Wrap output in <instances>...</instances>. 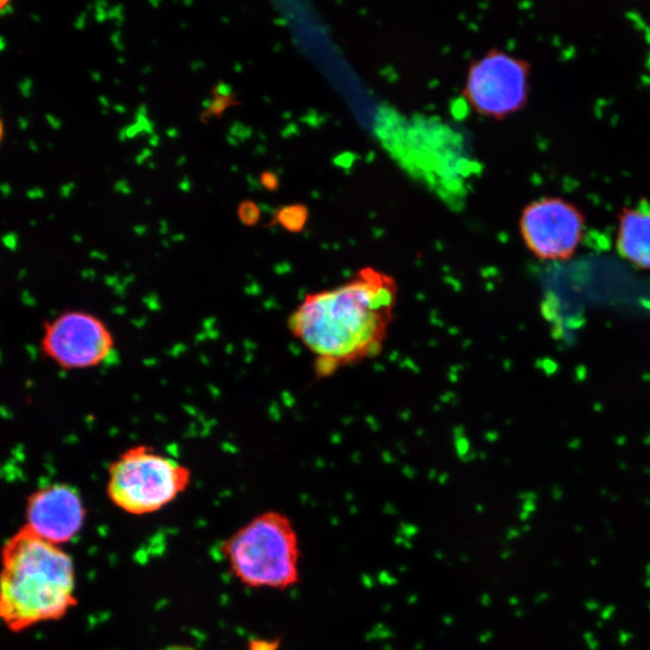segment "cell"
<instances>
[{
	"label": "cell",
	"instance_id": "obj_1",
	"mask_svg": "<svg viewBox=\"0 0 650 650\" xmlns=\"http://www.w3.org/2000/svg\"><path fill=\"white\" fill-rule=\"evenodd\" d=\"M399 297L395 278L363 268L348 281L306 294L287 326L315 358V371L329 377L382 352Z\"/></svg>",
	"mask_w": 650,
	"mask_h": 650
},
{
	"label": "cell",
	"instance_id": "obj_2",
	"mask_svg": "<svg viewBox=\"0 0 650 650\" xmlns=\"http://www.w3.org/2000/svg\"><path fill=\"white\" fill-rule=\"evenodd\" d=\"M72 556L22 526L0 552V622L12 632L56 622L77 605Z\"/></svg>",
	"mask_w": 650,
	"mask_h": 650
},
{
	"label": "cell",
	"instance_id": "obj_3",
	"mask_svg": "<svg viewBox=\"0 0 650 650\" xmlns=\"http://www.w3.org/2000/svg\"><path fill=\"white\" fill-rule=\"evenodd\" d=\"M230 571L249 588L287 589L300 579V548L292 521L277 511L254 516L223 545Z\"/></svg>",
	"mask_w": 650,
	"mask_h": 650
},
{
	"label": "cell",
	"instance_id": "obj_4",
	"mask_svg": "<svg viewBox=\"0 0 650 650\" xmlns=\"http://www.w3.org/2000/svg\"><path fill=\"white\" fill-rule=\"evenodd\" d=\"M106 492L120 511L145 516L160 511L186 492L191 470L147 445L122 452L107 471Z\"/></svg>",
	"mask_w": 650,
	"mask_h": 650
},
{
	"label": "cell",
	"instance_id": "obj_5",
	"mask_svg": "<svg viewBox=\"0 0 650 650\" xmlns=\"http://www.w3.org/2000/svg\"><path fill=\"white\" fill-rule=\"evenodd\" d=\"M530 76L525 59L492 48L470 65L463 94L479 115L505 120L526 105Z\"/></svg>",
	"mask_w": 650,
	"mask_h": 650
},
{
	"label": "cell",
	"instance_id": "obj_6",
	"mask_svg": "<svg viewBox=\"0 0 650 650\" xmlns=\"http://www.w3.org/2000/svg\"><path fill=\"white\" fill-rule=\"evenodd\" d=\"M43 353L64 370H87L106 363L116 349L105 322L87 311H67L43 324Z\"/></svg>",
	"mask_w": 650,
	"mask_h": 650
},
{
	"label": "cell",
	"instance_id": "obj_7",
	"mask_svg": "<svg viewBox=\"0 0 650 650\" xmlns=\"http://www.w3.org/2000/svg\"><path fill=\"white\" fill-rule=\"evenodd\" d=\"M587 218L572 201L543 196L524 207L519 229L526 249L540 260H566L583 240Z\"/></svg>",
	"mask_w": 650,
	"mask_h": 650
},
{
	"label": "cell",
	"instance_id": "obj_8",
	"mask_svg": "<svg viewBox=\"0 0 650 650\" xmlns=\"http://www.w3.org/2000/svg\"><path fill=\"white\" fill-rule=\"evenodd\" d=\"M24 516V526L33 534L61 547L82 530L86 507L76 488L67 483L48 484L29 495Z\"/></svg>",
	"mask_w": 650,
	"mask_h": 650
},
{
	"label": "cell",
	"instance_id": "obj_9",
	"mask_svg": "<svg viewBox=\"0 0 650 650\" xmlns=\"http://www.w3.org/2000/svg\"><path fill=\"white\" fill-rule=\"evenodd\" d=\"M617 249L622 258L650 270V201L624 206L618 216Z\"/></svg>",
	"mask_w": 650,
	"mask_h": 650
},
{
	"label": "cell",
	"instance_id": "obj_10",
	"mask_svg": "<svg viewBox=\"0 0 650 650\" xmlns=\"http://www.w3.org/2000/svg\"><path fill=\"white\" fill-rule=\"evenodd\" d=\"M308 211L300 204L282 206L275 213V223L281 225L283 229L291 233H299L306 225Z\"/></svg>",
	"mask_w": 650,
	"mask_h": 650
},
{
	"label": "cell",
	"instance_id": "obj_11",
	"mask_svg": "<svg viewBox=\"0 0 650 650\" xmlns=\"http://www.w3.org/2000/svg\"><path fill=\"white\" fill-rule=\"evenodd\" d=\"M238 217L246 227H254L262 218V211L254 201L244 200L238 206Z\"/></svg>",
	"mask_w": 650,
	"mask_h": 650
},
{
	"label": "cell",
	"instance_id": "obj_12",
	"mask_svg": "<svg viewBox=\"0 0 650 650\" xmlns=\"http://www.w3.org/2000/svg\"><path fill=\"white\" fill-rule=\"evenodd\" d=\"M231 96L229 94H217L213 98V101L211 103L210 109H209V115L220 116L224 112L225 109H228L230 105L235 104L234 101H230Z\"/></svg>",
	"mask_w": 650,
	"mask_h": 650
},
{
	"label": "cell",
	"instance_id": "obj_13",
	"mask_svg": "<svg viewBox=\"0 0 650 650\" xmlns=\"http://www.w3.org/2000/svg\"><path fill=\"white\" fill-rule=\"evenodd\" d=\"M260 185L263 187L264 189H266L269 191H276L280 189V186H281V181H280V177H278L277 174L273 171H263L260 174Z\"/></svg>",
	"mask_w": 650,
	"mask_h": 650
},
{
	"label": "cell",
	"instance_id": "obj_14",
	"mask_svg": "<svg viewBox=\"0 0 650 650\" xmlns=\"http://www.w3.org/2000/svg\"><path fill=\"white\" fill-rule=\"evenodd\" d=\"M162 650H198L191 646H181V644H175V646H169Z\"/></svg>",
	"mask_w": 650,
	"mask_h": 650
},
{
	"label": "cell",
	"instance_id": "obj_15",
	"mask_svg": "<svg viewBox=\"0 0 650 650\" xmlns=\"http://www.w3.org/2000/svg\"><path fill=\"white\" fill-rule=\"evenodd\" d=\"M1 138H3V123L0 120V140H1Z\"/></svg>",
	"mask_w": 650,
	"mask_h": 650
}]
</instances>
